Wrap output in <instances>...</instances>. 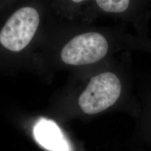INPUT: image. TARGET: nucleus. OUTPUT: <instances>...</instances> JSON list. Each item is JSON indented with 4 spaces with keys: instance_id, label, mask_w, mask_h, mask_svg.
Wrapping results in <instances>:
<instances>
[{
    "instance_id": "nucleus-2",
    "label": "nucleus",
    "mask_w": 151,
    "mask_h": 151,
    "mask_svg": "<svg viewBox=\"0 0 151 151\" xmlns=\"http://www.w3.org/2000/svg\"><path fill=\"white\" fill-rule=\"evenodd\" d=\"M94 5L101 14L131 22L137 35L148 34L151 16V1L133 0H96Z\"/></svg>"
},
{
    "instance_id": "nucleus-1",
    "label": "nucleus",
    "mask_w": 151,
    "mask_h": 151,
    "mask_svg": "<svg viewBox=\"0 0 151 151\" xmlns=\"http://www.w3.org/2000/svg\"><path fill=\"white\" fill-rule=\"evenodd\" d=\"M39 24L37 11L23 7L11 16L0 32V43L9 50L19 52L32 41Z\"/></svg>"
},
{
    "instance_id": "nucleus-3",
    "label": "nucleus",
    "mask_w": 151,
    "mask_h": 151,
    "mask_svg": "<svg viewBox=\"0 0 151 151\" xmlns=\"http://www.w3.org/2000/svg\"><path fill=\"white\" fill-rule=\"evenodd\" d=\"M36 140L43 148L50 151H70L69 144L55 122L41 120L34 128Z\"/></svg>"
},
{
    "instance_id": "nucleus-5",
    "label": "nucleus",
    "mask_w": 151,
    "mask_h": 151,
    "mask_svg": "<svg viewBox=\"0 0 151 151\" xmlns=\"http://www.w3.org/2000/svg\"><path fill=\"white\" fill-rule=\"evenodd\" d=\"M125 50H141L151 54V39L147 35L126 34L124 37Z\"/></svg>"
},
{
    "instance_id": "nucleus-4",
    "label": "nucleus",
    "mask_w": 151,
    "mask_h": 151,
    "mask_svg": "<svg viewBox=\"0 0 151 151\" xmlns=\"http://www.w3.org/2000/svg\"><path fill=\"white\" fill-rule=\"evenodd\" d=\"M137 95L140 104V112L145 119L151 120V78L143 81L137 88Z\"/></svg>"
}]
</instances>
